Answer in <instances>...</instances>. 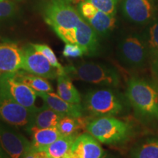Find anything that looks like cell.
<instances>
[{
	"mask_svg": "<svg viewBox=\"0 0 158 158\" xmlns=\"http://www.w3.org/2000/svg\"><path fill=\"white\" fill-rule=\"evenodd\" d=\"M118 54L124 64L134 68H140L147 63L149 55L147 43L137 35H129L118 45Z\"/></svg>",
	"mask_w": 158,
	"mask_h": 158,
	"instance_id": "cell-7",
	"label": "cell"
},
{
	"mask_svg": "<svg viewBox=\"0 0 158 158\" xmlns=\"http://www.w3.org/2000/svg\"><path fill=\"white\" fill-rule=\"evenodd\" d=\"M0 92L31 111L35 112L38 109L35 106L37 96L36 92L18 79L14 72L2 74L0 78Z\"/></svg>",
	"mask_w": 158,
	"mask_h": 158,
	"instance_id": "cell-6",
	"label": "cell"
},
{
	"mask_svg": "<svg viewBox=\"0 0 158 158\" xmlns=\"http://www.w3.org/2000/svg\"><path fill=\"white\" fill-rule=\"evenodd\" d=\"M2 73H0V78H1V76H2Z\"/></svg>",
	"mask_w": 158,
	"mask_h": 158,
	"instance_id": "cell-32",
	"label": "cell"
},
{
	"mask_svg": "<svg viewBox=\"0 0 158 158\" xmlns=\"http://www.w3.org/2000/svg\"><path fill=\"white\" fill-rule=\"evenodd\" d=\"M57 94L71 103L79 104L81 102V94L72 82V79L66 74L57 77Z\"/></svg>",
	"mask_w": 158,
	"mask_h": 158,
	"instance_id": "cell-17",
	"label": "cell"
},
{
	"mask_svg": "<svg viewBox=\"0 0 158 158\" xmlns=\"http://www.w3.org/2000/svg\"><path fill=\"white\" fill-rule=\"evenodd\" d=\"M3 1H6V0H0V2H3Z\"/></svg>",
	"mask_w": 158,
	"mask_h": 158,
	"instance_id": "cell-31",
	"label": "cell"
},
{
	"mask_svg": "<svg viewBox=\"0 0 158 158\" xmlns=\"http://www.w3.org/2000/svg\"><path fill=\"white\" fill-rule=\"evenodd\" d=\"M23 158H48L47 157L46 154L44 151H39V150L35 149L34 148L31 147L25 154Z\"/></svg>",
	"mask_w": 158,
	"mask_h": 158,
	"instance_id": "cell-29",
	"label": "cell"
},
{
	"mask_svg": "<svg viewBox=\"0 0 158 158\" xmlns=\"http://www.w3.org/2000/svg\"><path fill=\"white\" fill-rule=\"evenodd\" d=\"M127 100L135 111L147 119H158V84L146 78L133 77L128 81Z\"/></svg>",
	"mask_w": 158,
	"mask_h": 158,
	"instance_id": "cell-2",
	"label": "cell"
},
{
	"mask_svg": "<svg viewBox=\"0 0 158 158\" xmlns=\"http://www.w3.org/2000/svg\"><path fill=\"white\" fill-rule=\"evenodd\" d=\"M23 48L13 43H0V73H7L21 70Z\"/></svg>",
	"mask_w": 158,
	"mask_h": 158,
	"instance_id": "cell-13",
	"label": "cell"
},
{
	"mask_svg": "<svg viewBox=\"0 0 158 158\" xmlns=\"http://www.w3.org/2000/svg\"><path fill=\"white\" fill-rule=\"evenodd\" d=\"M42 12L45 23L65 43L78 45L86 55L98 51V34L68 0H48Z\"/></svg>",
	"mask_w": 158,
	"mask_h": 158,
	"instance_id": "cell-1",
	"label": "cell"
},
{
	"mask_svg": "<svg viewBox=\"0 0 158 158\" xmlns=\"http://www.w3.org/2000/svg\"><path fill=\"white\" fill-rule=\"evenodd\" d=\"M31 145L27 138L0 122V147L10 158H23Z\"/></svg>",
	"mask_w": 158,
	"mask_h": 158,
	"instance_id": "cell-10",
	"label": "cell"
},
{
	"mask_svg": "<svg viewBox=\"0 0 158 158\" xmlns=\"http://www.w3.org/2000/svg\"><path fill=\"white\" fill-rule=\"evenodd\" d=\"M122 10L126 19L139 25L147 24L155 15L153 0H122Z\"/></svg>",
	"mask_w": 158,
	"mask_h": 158,
	"instance_id": "cell-11",
	"label": "cell"
},
{
	"mask_svg": "<svg viewBox=\"0 0 158 158\" xmlns=\"http://www.w3.org/2000/svg\"><path fill=\"white\" fill-rule=\"evenodd\" d=\"M89 121L85 117H73L64 116L57 125L59 133L62 136L78 135V132L81 130H86V126Z\"/></svg>",
	"mask_w": 158,
	"mask_h": 158,
	"instance_id": "cell-18",
	"label": "cell"
},
{
	"mask_svg": "<svg viewBox=\"0 0 158 158\" xmlns=\"http://www.w3.org/2000/svg\"><path fill=\"white\" fill-rule=\"evenodd\" d=\"M78 10L83 18L87 21L95 15L98 9H97L92 3L84 0V1L81 2L78 5Z\"/></svg>",
	"mask_w": 158,
	"mask_h": 158,
	"instance_id": "cell-26",
	"label": "cell"
},
{
	"mask_svg": "<svg viewBox=\"0 0 158 158\" xmlns=\"http://www.w3.org/2000/svg\"><path fill=\"white\" fill-rule=\"evenodd\" d=\"M64 73L72 80H78L106 87H117L120 76L115 69L94 62H83L64 67Z\"/></svg>",
	"mask_w": 158,
	"mask_h": 158,
	"instance_id": "cell-4",
	"label": "cell"
},
{
	"mask_svg": "<svg viewBox=\"0 0 158 158\" xmlns=\"http://www.w3.org/2000/svg\"><path fill=\"white\" fill-rule=\"evenodd\" d=\"M106 156L100 142L89 133L77 136L64 158H102Z\"/></svg>",
	"mask_w": 158,
	"mask_h": 158,
	"instance_id": "cell-12",
	"label": "cell"
},
{
	"mask_svg": "<svg viewBox=\"0 0 158 158\" xmlns=\"http://www.w3.org/2000/svg\"><path fill=\"white\" fill-rule=\"evenodd\" d=\"M0 158H10L1 147H0Z\"/></svg>",
	"mask_w": 158,
	"mask_h": 158,
	"instance_id": "cell-30",
	"label": "cell"
},
{
	"mask_svg": "<svg viewBox=\"0 0 158 158\" xmlns=\"http://www.w3.org/2000/svg\"><path fill=\"white\" fill-rule=\"evenodd\" d=\"M147 45L149 51L158 58V19L150 27Z\"/></svg>",
	"mask_w": 158,
	"mask_h": 158,
	"instance_id": "cell-25",
	"label": "cell"
},
{
	"mask_svg": "<svg viewBox=\"0 0 158 158\" xmlns=\"http://www.w3.org/2000/svg\"><path fill=\"white\" fill-rule=\"evenodd\" d=\"M33 46L35 50L43 54L45 58L48 59V61L50 62V64L52 65L55 68L58 70L59 76L60 75L64 74V68L61 65L60 63L59 62L58 59H57L56 55L54 52L53 51L50 47L48 45L45 44H39V43H32L31 44Z\"/></svg>",
	"mask_w": 158,
	"mask_h": 158,
	"instance_id": "cell-23",
	"label": "cell"
},
{
	"mask_svg": "<svg viewBox=\"0 0 158 158\" xmlns=\"http://www.w3.org/2000/svg\"><path fill=\"white\" fill-rule=\"evenodd\" d=\"M77 136L76 135L61 136L43 151L48 158H64L68 153Z\"/></svg>",
	"mask_w": 158,
	"mask_h": 158,
	"instance_id": "cell-21",
	"label": "cell"
},
{
	"mask_svg": "<svg viewBox=\"0 0 158 158\" xmlns=\"http://www.w3.org/2000/svg\"><path fill=\"white\" fill-rule=\"evenodd\" d=\"M63 116H64L45 105L34 112L30 126L27 131L29 133L33 128L56 127Z\"/></svg>",
	"mask_w": 158,
	"mask_h": 158,
	"instance_id": "cell-15",
	"label": "cell"
},
{
	"mask_svg": "<svg viewBox=\"0 0 158 158\" xmlns=\"http://www.w3.org/2000/svg\"><path fill=\"white\" fill-rule=\"evenodd\" d=\"M86 130L99 142L107 145L125 143L132 135L130 124L114 116L94 118L89 122Z\"/></svg>",
	"mask_w": 158,
	"mask_h": 158,
	"instance_id": "cell-3",
	"label": "cell"
},
{
	"mask_svg": "<svg viewBox=\"0 0 158 158\" xmlns=\"http://www.w3.org/2000/svg\"><path fill=\"white\" fill-rule=\"evenodd\" d=\"M131 158H158V137L146 138L133 148Z\"/></svg>",
	"mask_w": 158,
	"mask_h": 158,
	"instance_id": "cell-22",
	"label": "cell"
},
{
	"mask_svg": "<svg viewBox=\"0 0 158 158\" xmlns=\"http://www.w3.org/2000/svg\"><path fill=\"white\" fill-rule=\"evenodd\" d=\"M92 3L99 10L108 14L115 15L120 0H84Z\"/></svg>",
	"mask_w": 158,
	"mask_h": 158,
	"instance_id": "cell-24",
	"label": "cell"
},
{
	"mask_svg": "<svg viewBox=\"0 0 158 158\" xmlns=\"http://www.w3.org/2000/svg\"><path fill=\"white\" fill-rule=\"evenodd\" d=\"M36 94L43 100L45 106L62 115L73 117L83 116L84 110L80 103H71L61 98L58 94L53 92H37Z\"/></svg>",
	"mask_w": 158,
	"mask_h": 158,
	"instance_id": "cell-14",
	"label": "cell"
},
{
	"mask_svg": "<svg viewBox=\"0 0 158 158\" xmlns=\"http://www.w3.org/2000/svg\"><path fill=\"white\" fill-rule=\"evenodd\" d=\"M29 133L31 137V147L39 151H43L62 136L57 127L33 128Z\"/></svg>",
	"mask_w": 158,
	"mask_h": 158,
	"instance_id": "cell-16",
	"label": "cell"
},
{
	"mask_svg": "<svg viewBox=\"0 0 158 158\" xmlns=\"http://www.w3.org/2000/svg\"><path fill=\"white\" fill-rule=\"evenodd\" d=\"M15 76L21 81H22L32 89L36 93L37 92H52L53 86L46 78L29 73L25 70H18L14 72Z\"/></svg>",
	"mask_w": 158,
	"mask_h": 158,
	"instance_id": "cell-19",
	"label": "cell"
},
{
	"mask_svg": "<svg viewBox=\"0 0 158 158\" xmlns=\"http://www.w3.org/2000/svg\"><path fill=\"white\" fill-rule=\"evenodd\" d=\"M15 5L10 1L0 2V21L8 19L15 15Z\"/></svg>",
	"mask_w": 158,
	"mask_h": 158,
	"instance_id": "cell-27",
	"label": "cell"
},
{
	"mask_svg": "<svg viewBox=\"0 0 158 158\" xmlns=\"http://www.w3.org/2000/svg\"><path fill=\"white\" fill-rule=\"evenodd\" d=\"M34 112L0 92V119L10 126L28 130Z\"/></svg>",
	"mask_w": 158,
	"mask_h": 158,
	"instance_id": "cell-8",
	"label": "cell"
},
{
	"mask_svg": "<svg viewBox=\"0 0 158 158\" xmlns=\"http://www.w3.org/2000/svg\"><path fill=\"white\" fill-rule=\"evenodd\" d=\"M125 107L122 97L110 89L91 91L84 97V110L96 117L118 115Z\"/></svg>",
	"mask_w": 158,
	"mask_h": 158,
	"instance_id": "cell-5",
	"label": "cell"
},
{
	"mask_svg": "<svg viewBox=\"0 0 158 158\" xmlns=\"http://www.w3.org/2000/svg\"><path fill=\"white\" fill-rule=\"evenodd\" d=\"M62 54L66 58H77L84 55L85 52L84 49L78 45L66 43L63 49Z\"/></svg>",
	"mask_w": 158,
	"mask_h": 158,
	"instance_id": "cell-28",
	"label": "cell"
},
{
	"mask_svg": "<svg viewBox=\"0 0 158 158\" xmlns=\"http://www.w3.org/2000/svg\"><path fill=\"white\" fill-rule=\"evenodd\" d=\"M102 158H106V156H104V157H102Z\"/></svg>",
	"mask_w": 158,
	"mask_h": 158,
	"instance_id": "cell-33",
	"label": "cell"
},
{
	"mask_svg": "<svg viewBox=\"0 0 158 158\" xmlns=\"http://www.w3.org/2000/svg\"><path fill=\"white\" fill-rule=\"evenodd\" d=\"M97 34L101 36L107 35L113 30L116 23L115 15L98 10L92 19L87 21Z\"/></svg>",
	"mask_w": 158,
	"mask_h": 158,
	"instance_id": "cell-20",
	"label": "cell"
},
{
	"mask_svg": "<svg viewBox=\"0 0 158 158\" xmlns=\"http://www.w3.org/2000/svg\"><path fill=\"white\" fill-rule=\"evenodd\" d=\"M21 69L46 79H55L59 76L58 70L54 68L48 59L35 50L31 44L23 48Z\"/></svg>",
	"mask_w": 158,
	"mask_h": 158,
	"instance_id": "cell-9",
	"label": "cell"
}]
</instances>
